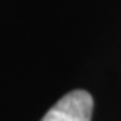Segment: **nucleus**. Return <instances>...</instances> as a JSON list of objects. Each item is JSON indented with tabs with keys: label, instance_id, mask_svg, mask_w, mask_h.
I'll list each match as a JSON object with an SVG mask.
<instances>
[{
	"label": "nucleus",
	"instance_id": "1",
	"mask_svg": "<svg viewBox=\"0 0 121 121\" xmlns=\"http://www.w3.org/2000/svg\"><path fill=\"white\" fill-rule=\"evenodd\" d=\"M93 98L88 91L76 90L65 94L41 121H91Z\"/></svg>",
	"mask_w": 121,
	"mask_h": 121
}]
</instances>
